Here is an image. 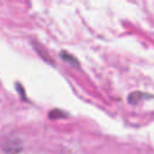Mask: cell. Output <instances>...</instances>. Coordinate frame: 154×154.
<instances>
[{
  "instance_id": "obj_1",
  "label": "cell",
  "mask_w": 154,
  "mask_h": 154,
  "mask_svg": "<svg viewBox=\"0 0 154 154\" xmlns=\"http://www.w3.org/2000/svg\"><path fill=\"white\" fill-rule=\"evenodd\" d=\"M7 153H11V154H16V153H19L22 150V143L20 141L18 140H11V141H7V143L5 144L4 147Z\"/></svg>"
},
{
  "instance_id": "obj_2",
  "label": "cell",
  "mask_w": 154,
  "mask_h": 154,
  "mask_svg": "<svg viewBox=\"0 0 154 154\" xmlns=\"http://www.w3.org/2000/svg\"><path fill=\"white\" fill-rule=\"evenodd\" d=\"M60 58H61L63 60H65L67 64H70V65H72V66H75V67H79L78 60H77V59H76L73 55L69 54L67 52H65V51H61V52H60Z\"/></svg>"
},
{
  "instance_id": "obj_3",
  "label": "cell",
  "mask_w": 154,
  "mask_h": 154,
  "mask_svg": "<svg viewBox=\"0 0 154 154\" xmlns=\"http://www.w3.org/2000/svg\"><path fill=\"white\" fill-rule=\"evenodd\" d=\"M143 97L148 99V97H152V96H150V95H148V94L141 93V91H134L131 95H129V102H130V103H136L137 101L142 100Z\"/></svg>"
},
{
  "instance_id": "obj_4",
  "label": "cell",
  "mask_w": 154,
  "mask_h": 154,
  "mask_svg": "<svg viewBox=\"0 0 154 154\" xmlns=\"http://www.w3.org/2000/svg\"><path fill=\"white\" fill-rule=\"evenodd\" d=\"M48 117L51 119H59V118H65L69 117V114L66 112H64L63 109H52L48 114Z\"/></svg>"
},
{
  "instance_id": "obj_5",
  "label": "cell",
  "mask_w": 154,
  "mask_h": 154,
  "mask_svg": "<svg viewBox=\"0 0 154 154\" xmlns=\"http://www.w3.org/2000/svg\"><path fill=\"white\" fill-rule=\"evenodd\" d=\"M16 88H17V90L19 91V94H20L23 97H25V93H23L24 90H23V88L20 87V84H19V83H17V84H16Z\"/></svg>"
}]
</instances>
